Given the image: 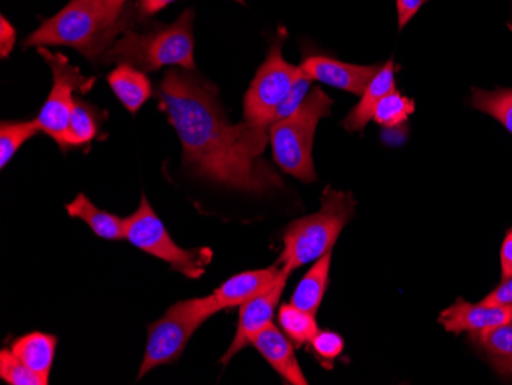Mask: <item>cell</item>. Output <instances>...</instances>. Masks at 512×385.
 I'll return each mask as SVG.
<instances>
[{"mask_svg": "<svg viewBox=\"0 0 512 385\" xmlns=\"http://www.w3.org/2000/svg\"><path fill=\"white\" fill-rule=\"evenodd\" d=\"M278 321L279 327L289 336L295 347L310 344V341L319 332L315 313L299 309V307L293 306L292 303L283 304L279 307Z\"/></svg>", "mask_w": 512, "mask_h": 385, "instance_id": "obj_21", "label": "cell"}, {"mask_svg": "<svg viewBox=\"0 0 512 385\" xmlns=\"http://www.w3.org/2000/svg\"><path fill=\"white\" fill-rule=\"evenodd\" d=\"M250 346L255 347L270 367L278 373L287 384L307 385L306 376L299 367L295 356V344L289 336L279 330L275 324H269L261 332L256 333L250 341Z\"/></svg>", "mask_w": 512, "mask_h": 385, "instance_id": "obj_13", "label": "cell"}, {"mask_svg": "<svg viewBox=\"0 0 512 385\" xmlns=\"http://www.w3.org/2000/svg\"><path fill=\"white\" fill-rule=\"evenodd\" d=\"M100 123L102 122H100L99 109L85 100L76 99L71 116H69L65 146L62 151L88 146L99 134Z\"/></svg>", "mask_w": 512, "mask_h": 385, "instance_id": "obj_20", "label": "cell"}, {"mask_svg": "<svg viewBox=\"0 0 512 385\" xmlns=\"http://www.w3.org/2000/svg\"><path fill=\"white\" fill-rule=\"evenodd\" d=\"M0 378L10 385H48V382L28 369L11 349L0 352Z\"/></svg>", "mask_w": 512, "mask_h": 385, "instance_id": "obj_26", "label": "cell"}, {"mask_svg": "<svg viewBox=\"0 0 512 385\" xmlns=\"http://www.w3.org/2000/svg\"><path fill=\"white\" fill-rule=\"evenodd\" d=\"M427 2L428 0H396L399 30H404V28L410 24V20L419 13V10H421Z\"/></svg>", "mask_w": 512, "mask_h": 385, "instance_id": "obj_29", "label": "cell"}, {"mask_svg": "<svg viewBox=\"0 0 512 385\" xmlns=\"http://www.w3.org/2000/svg\"><path fill=\"white\" fill-rule=\"evenodd\" d=\"M217 86L195 71L169 70L157 96L183 146L184 165L198 177L237 191L263 194L283 188V180L264 162L269 128L246 122L232 125L218 99Z\"/></svg>", "mask_w": 512, "mask_h": 385, "instance_id": "obj_1", "label": "cell"}, {"mask_svg": "<svg viewBox=\"0 0 512 385\" xmlns=\"http://www.w3.org/2000/svg\"><path fill=\"white\" fill-rule=\"evenodd\" d=\"M330 267H332V252L315 261L312 269L304 275V278L296 286L290 303L299 307V309L316 315L322 300H324L325 290L329 286Z\"/></svg>", "mask_w": 512, "mask_h": 385, "instance_id": "obj_19", "label": "cell"}, {"mask_svg": "<svg viewBox=\"0 0 512 385\" xmlns=\"http://www.w3.org/2000/svg\"><path fill=\"white\" fill-rule=\"evenodd\" d=\"M471 106L494 117L512 134V88L497 91L473 88Z\"/></svg>", "mask_w": 512, "mask_h": 385, "instance_id": "obj_23", "label": "cell"}, {"mask_svg": "<svg viewBox=\"0 0 512 385\" xmlns=\"http://www.w3.org/2000/svg\"><path fill=\"white\" fill-rule=\"evenodd\" d=\"M128 0H105L106 7L115 17H122L125 14V5Z\"/></svg>", "mask_w": 512, "mask_h": 385, "instance_id": "obj_34", "label": "cell"}, {"mask_svg": "<svg viewBox=\"0 0 512 385\" xmlns=\"http://www.w3.org/2000/svg\"><path fill=\"white\" fill-rule=\"evenodd\" d=\"M310 346L325 367H332V362L344 352V338L332 330H319Z\"/></svg>", "mask_w": 512, "mask_h": 385, "instance_id": "obj_27", "label": "cell"}, {"mask_svg": "<svg viewBox=\"0 0 512 385\" xmlns=\"http://www.w3.org/2000/svg\"><path fill=\"white\" fill-rule=\"evenodd\" d=\"M482 303L490 304V306H512V277L500 281L499 286L493 292L488 293Z\"/></svg>", "mask_w": 512, "mask_h": 385, "instance_id": "obj_30", "label": "cell"}, {"mask_svg": "<svg viewBox=\"0 0 512 385\" xmlns=\"http://www.w3.org/2000/svg\"><path fill=\"white\" fill-rule=\"evenodd\" d=\"M281 275V267L278 264L266 267V269L246 270L241 274L230 277L224 281L214 293L215 304L218 310L240 307L241 304L249 301L250 298L260 295L264 290L269 289Z\"/></svg>", "mask_w": 512, "mask_h": 385, "instance_id": "obj_14", "label": "cell"}, {"mask_svg": "<svg viewBox=\"0 0 512 385\" xmlns=\"http://www.w3.org/2000/svg\"><path fill=\"white\" fill-rule=\"evenodd\" d=\"M414 111H416V105L413 100L399 93L398 89H394L381 100L373 120L384 128H399L407 122Z\"/></svg>", "mask_w": 512, "mask_h": 385, "instance_id": "obj_25", "label": "cell"}, {"mask_svg": "<svg viewBox=\"0 0 512 385\" xmlns=\"http://www.w3.org/2000/svg\"><path fill=\"white\" fill-rule=\"evenodd\" d=\"M512 306H490V304H471L468 301L457 300L453 306L447 307L439 315V323L447 332L477 333L500 324L511 323Z\"/></svg>", "mask_w": 512, "mask_h": 385, "instance_id": "obj_12", "label": "cell"}, {"mask_svg": "<svg viewBox=\"0 0 512 385\" xmlns=\"http://www.w3.org/2000/svg\"><path fill=\"white\" fill-rule=\"evenodd\" d=\"M16 39V30H14L13 25L2 16V19H0V56H2V59H7L13 53Z\"/></svg>", "mask_w": 512, "mask_h": 385, "instance_id": "obj_31", "label": "cell"}, {"mask_svg": "<svg viewBox=\"0 0 512 385\" xmlns=\"http://www.w3.org/2000/svg\"><path fill=\"white\" fill-rule=\"evenodd\" d=\"M125 238L140 251L165 261L172 270L191 280L203 277L211 264L212 251L198 247L188 251L172 240L165 224L155 214L148 198L143 194L142 203L131 217L125 218Z\"/></svg>", "mask_w": 512, "mask_h": 385, "instance_id": "obj_7", "label": "cell"}, {"mask_svg": "<svg viewBox=\"0 0 512 385\" xmlns=\"http://www.w3.org/2000/svg\"><path fill=\"white\" fill-rule=\"evenodd\" d=\"M131 14L115 17L105 0H69L62 11L27 37L23 47H69L99 65L106 51L128 31Z\"/></svg>", "mask_w": 512, "mask_h": 385, "instance_id": "obj_2", "label": "cell"}, {"mask_svg": "<svg viewBox=\"0 0 512 385\" xmlns=\"http://www.w3.org/2000/svg\"><path fill=\"white\" fill-rule=\"evenodd\" d=\"M39 54L51 68L53 88H51L50 96L43 103L36 122L40 131L50 135L60 149H63L69 116H71L74 103H76L74 93L76 91L88 93L92 85L96 83V79L83 76L79 68L71 65L63 54L53 53V51L46 50L45 47L39 48Z\"/></svg>", "mask_w": 512, "mask_h": 385, "instance_id": "obj_9", "label": "cell"}, {"mask_svg": "<svg viewBox=\"0 0 512 385\" xmlns=\"http://www.w3.org/2000/svg\"><path fill=\"white\" fill-rule=\"evenodd\" d=\"M289 277L290 275L281 269V275L269 289L241 304L237 333H235L234 341L230 344L229 349L221 358V364L224 366L229 364L230 359L250 346V341L256 333L272 324L275 310L278 309L279 300L283 297Z\"/></svg>", "mask_w": 512, "mask_h": 385, "instance_id": "obj_10", "label": "cell"}, {"mask_svg": "<svg viewBox=\"0 0 512 385\" xmlns=\"http://www.w3.org/2000/svg\"><path fill=\"white\" fill-rule=\"evenodd\" d=\"M175 0H137L138 14L142 16H154L165 10L169 5L174 4Z\"/></svg>", "mask_w": 512, "mask_h": 385, "instance_id": "obj_33", "label": "cell"}, {"mask_svg": "<svg viewBox=\"0 0 512 385\" xmlns=\"http://www.w3.org/2000/svg\"><path fill=\"white\" fill-rule=\"evenodd\" d=\"M312 83L313 80L310 79L309 76L302 73V76L296 80L293 88L290 89V93L287 94L286 99L283 100V103L278 106V109L275 111V116H273V122H279V120L287 119V117L292 116L301 108L304 100L309 96L310 91H312Z\"/></svg>", "mask_w": 512, "mask_h": 385, "instance_id": "obj_28", "label": "cell"}, {"mask_svg": "<svg viewBox=\"0 0 512 385\" xmlns=\"http://www.w3.org/2000/svg\"><path fill=\"white\" fill-rule=\"evenodd\" d=\"M283 43V36L272 43L266 60L256 71L255 79L244 96V120L253 125L269 128L276 109L302 76L301 66L292 65L284 59Z\"/></svg>", "mask_w": 512, "mask_h": 385, "instance_id": "obj_8", "label": "cell"}, {"mask_svg": "<svg viewBox=\"0 0 512 385\" xmlns=\"http://www.w3.org/2000/svg\"><path fill=\"white\" fill-rule=\"evenodd\" d=\"M234 2H237V4H244V0H234Z\"/></svg>", "mask_w": 512, "mask_h": 385, "instance_id": "obj_36", "label": "cell"}, {"mask_svg": "<svg viewBox=\"0 0 512 385\" xmlns=\"http://www.w3.org/2000/svg\"><path fill=\"white\" fill-rule=\"evenodd\" d=\"M396 89V80H394V60L390 59L381 70L378 71L373 80L368 83L364 94L361 96L358 105L348 112V116L342 120V126L348 132L364 131L365 126L373 120L376 108L381 100L387 94Z\"/></svg>", "mask_w": 512, "mask_h": 385, "instance_id": "obj_15", "label": "cell"}, {"mask_svg": "<svg viewBox=\"0 0 512 385\" xmlns=\"http://www.w3.org/2000/svg\"><path fill=\"white\" fill-rule=\"evenodd\" d=\"M500 264H502V281L508 280L512 277V229L503 240Z\"/></svg>", "mask_w": 512, "mask_h": 385, "instance_id": "obj_32", "label": "cell"}, {"mask_svg": "<svg viewBox=\"0 0 512 385\" xmlns=\"http://www.w3.org/2000/svg\"><path fill=\"white\" fill-rule=\"evenodd\" d=\"M40 132L36 119L30 122H2L0 123V168H7L16 152L23 143Z\"/></svg>", "mask_w": 512, "mask_h": 385, "instance_id": "obj_24", "label": "cell"}, {"mask_svg": "<svg viewBox=\"0 0 512 385\" xmlns=\"http://www.w3.org/2000/svg\"><path fill=\"white\" fill-rule=\"evenodd\" d=\"M66 211L69 217L85 221L91 231L103 240H126L125 218L102 211L85 194L77 195L74 201L66 205Z\"/></svg>", "mask_w": 512, "mask_h": 385, "instance_id": "obj_18", "label": "cell"}, {"mask_svg": "<svg viewBox=\"0 0 512 385\" xmlns=\"http://www.w3.org/2000/svg\"><path fill=\"white\" fill-rule=\"evenodd\" d=\"M355 209L356 200L350 192L325 188L321 195V209L287 226L278 266L290 275L293 270L315 263L332 252L339 235L355 215Z\"/></svg>", "mask_w": 512, "mask_h": 385, "instance_id": "obj_4", "label": "cell"}, {"mask_svg": "<svg viewBox=\"0 0 512 385\" xmlns=\"http://www.w3.org/2000/svg\"><path fill=\"white\" fill-rule=\"evenodd\" d=\"M194 10L188 8L174 24L149 28L145 33L128 30L102 57L103 65H131L145 73L163 66L195 71Z\"/></svg>", "mask_w": 512, "mask_h": 385, "instance_id": "obj_3", "label": "cell"}, {"mask_svg": "<svg viewBox=\"0 0 512 385\" xmlns=\"http://www.w3.org/2000/svg\"><path fill=\"white\" fill-rule=\"evenodd\" d=\"M108 83L112 93L131 114H137L154 94L151 80L145 71L131 65H117V68L108 74Z\"/></svg>", "mask_w": 512, "mask_h": 385, "instance_id": "obj_17", "label": "cell"}, {"mask_svg": "<svg viewBox=\"0 0 512 385\" xmlns=\"http://www.w3.org/2000/svg\"><path fill=\"white\" fill-rule=\"evenodd\" d=\"M299 66L313 82H321L355 96H362L368 83L381 70L379 65H353L324 54H307Z\"/></svg>", "mask_w": 512, "mask_h": 385, "instance_id": "obj_11", "label": "cell"}, {"mask_svg": "<svg viewBox=\"0 0 512 385\" xmlns=\"http://www.w3.org/2000/svg\"><path fill=\"white\" fill-rule=\"evenodd\" d=\"M218 312L212 295L180 301L169 307L160 320L149 326L148 343L137 379H142L155 367L177 361L201 324Z\"/></svg>", "mask_w": 512, "mask_h": 385, "instance_id": "obj_6", "label": "cell"}, {"mask_svg": "<svg viewBox=\"0 0 512 385\" xmlns=\"http://www.w3.org/2000/svg\"><path fill=\"white\" fill-rule=\"evenodd\" d=\"M56 347L57 336L43 332L27 333L11 344L14 355L48 384H50Z\"/></svg>", "mask_w": 512, "mask_h": 385, "instance_id": "obj_16", "label": "cell"}, {"mask_svg": "<svg viewBox=\"0 0 512 385\" xmlns=\"http://www.w3.org/2000/svg\"><path fill=\"white\" fill-rule=\"evenodd\" d=\"M500 373H511L512 375V361L506 362V364H502V366L496 367Z\"/></svg>", "mask_w": 512, "mask_h": 385, "instance_id": "obj_35", "label": "cell"}, {"mask_svg": "<svg viewBox=\"0 0 512 385\" xmlns=\"http://www.w3.org/2000/svg\"><path fill=\"white\" fill-rule=\"evenodd\" d=\"M332 105L333 100L321 88H313L295 114L269 126L273 160L284 174L304 183L316 180L313 140L319 122L332 114Z\"/></svg>", "mask_w": 512, "mask_h": 385, "instance_id": "obj_5", "label": "cell"}, {"mask_svg": "<svg viewBox=\"0 0 512 385\" xmlns=\"http://www.w3.org/2000/svg\"><path fill=\"white\" fill-rule=\"evenodd\" d=\"M474 343L491 356L494 367L512 361V321L482 332L471 333Z\"/></svg>", "mask_w": 512, "mask_h": 385, "instance_id": "obj_22", "label": "cell"}]
</instances>
